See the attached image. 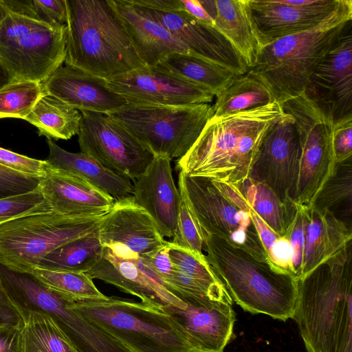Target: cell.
Wrapping results in <instances>:
<instances>
[{
  "instance_id": "cell-1",
  "label": "cell",
  "mask_w": 352,
  "mask_h": 352,
  "mask_svg": "<svg viewBox=\"0 0 352 352\" xmlns=\"http://www.w3.org/2000/svg\"><path fill=\"white\" fill-rule=\"evenodd\" d=\"M277 102L220 117L212 116L176 168L189 176L239 187L249 178L269 130L283 116Z\"/></svg>"
},
{
  "instance_id": "cell-2",
  "label": "cell",
  "mask_w": 352,
  "mask_h": 352,
  "mask_svg": "<svg viewBox=\"0 0 352 352\" xmlns=\"http://www.w3.org/2000/svg\"><path fill=\"white\" fill-rule=\"evenodd\" d=\"M292 318L307 352H352V243L297 279Z\"/></svg>"
},
{
  "instance_id": "cell-3",
  "label": "cell",
  "mask_w": 352,
  "mask_h": 352,
  "mask_svg": "<svg viewBox=\"0 0 352 352\" xmlns=\"http://www.w3.org/2000/svg\"><path fill=\"white\" fill-rule=\"evenodd\" d=\"M65 63L106 80L145 66L111 0H65Z\"/></svg>"
},
{
  "instance_id": "cell-4",
  "label": "cell",
  "mask_w": 352,
  "mask_h": 352,
  "mask_svg": "<svg viewBox=\"0 0 352 352\" xmlns=\"http://www.w3.org/2000/svg\"><path fill=\"white\" fill-rule=\"evenodd\" d=\"M206 258L232 301L245 311L285 321L292 318L297 280L245 250L203 232Z\"/></svg>"
},
{
  "instance_id": "cell-5",
  "label": "cell",
  "mask_w": 352,
  "mask_h": 352,
  "mask_svg": "<svg viewBox=\"0 0 352 352\" xmlns=\"http://www.w3.org/2000/svg\"><path fill=\"white\" fill-rule=\"evenodd\" d=\"M351 20L352 1L348 0L318 26L261 47L256 64L247 73L261 80L282 105L304 92L313 70Z\"/></svg>"
},
{
  "instance_id": "cell-6",
  "label": "cell",
  "mask_w": 352,
  "mask_h": 352,
  "mask_svg": "<svg viewBox=\"0 0 352 352\" xmlns=\"http://www.w3.org/2000/svg\"><path fill=\"white\" fill-rule=\"evenodd\" d=\"M71 307L133 352H189L195 350L168 315L131 300H71Z\"/></svg>"
},
{
  "instance_id": "cell-7",
  "label": "cell",
  "mask_w": 352,
  "mask_h": 352,
  "mask_svg": "<svg viewBox=\"0 0 352 352\" xmlns=\"http://www.w3.org/2000/svg\"><path fill=\"white\" fill-rule=\"evenodd\" d=\"M181 190L203 232L239 248L258 261H267L252 223L248 201L239 187L179 171Z\"/></svg>"
},
{
  "instance_id": "cell-8",
  "label": "cell",
  "mask_w": 352,
  "mask_h": 352,
  "mask_svg": "<svg viewBox=\"0 0 352 352\" xmlns=\"http://www.w3.org/2000/svg\"><path fill=\"white\" fill-rule=\"evenodd\" d=\"M154 156L181 158L214 116L209 103L173 106L128 102L107 113Z\"/></svg>"
},
{
  "instance_id": "cell-9",
  "label": "cell",
  "mask_w": 352,
  "mask_h": 352,
  "mask_svg": "<svg viewBox=\"0 0 352 352\" xmlns=\"http://www.w3.org/2000/svg\"><path fill=\"white\" fill-rule=\"evenodd\" d=\"M104 215L68 216L50 211L2 223L0 264L13 271L31 273L53 250L96 230Z\"/></svg>"
},
{
  "instance_id": "cell-10",
  "label": "cell",
  "mask_w": 352,
  "mask_h": 352,
  "mask_svg": "<svg viewBox=\"0 0 352 352\" xmlns=\"http://www.w3.org/2000/svg\"><path fill=\"white\" fill-rule=\"evenodd\" d=\"M5 10L0 60L16 80L45 82L65 60L66 24L51 25Z\"/></svg>"
},
{
  "instance_id": "cell-11",
  "label": "cell",
  "mask_w": 352,
  "mask_h": 352,
  "mask_svg": "<svg viewBox=\"0 0 352 352\" xmlns=\"http://www.w3.org/2000/svg\"><path fill=\"white\" fill-rule=\"evenodd\" d=\"M294 119L299 138V159L290 195L296 206L309 207L334 171L333 124L304 94L282 104Z\"/></svg>"
},
{
  "instance_id": "cell-12",
  "label": "cell",
  "mask_w": 352,
  "mask_h": 352,
  "mask_svg": "<svg viewBox=\"0 0 352 352\" xmlns=\"http://www.w3.org/2000/svg\"><path fill=\"white\" fill-rule=\"evenodd\" d=\"M80 113V152L118 175L133 180L140 177L154 155L109 115L88 111Z\"/></svg>"
},
{
  "instance_id": "cell-13",
  "label": "cell",
  "mask_w": 352,
  "mask_h": 352,
  "mask_svg": "<svg viewBox=\"0 0 352 352\" xmlns=\"http://www.w3.org/2000/svg\"><path fill=\"white\" fill-rule=\"evenodd\" d=\"M302 94L333 124L352 118V20L317 64Z\"/></svg>"
},
{
  "instance_id": "cell-14",
  "label": "cell",
  "mask_w": 352,
  "mask_h": 352,
  "mask_svg": "<svg viewBox=\"0 0 352 352\" xmlns=\"http://www.w3.org/2000/svg\"><path fill=\"white\" fill-rule=\"evenodd\" d=\"M86 274L135 296L142 302L161 309L174 305L180 309L186 304L169 292L162 281L128 249L117 245L103 246L98 261Z\"/></svg>"
},
{
  "instance_id": "cell-15",
  "label": "cell",
  "mask_w": 352,
  "mask_h": 352,
  "mask_svg": "<svg viewBox=\"0 0 352 352\" xmlns=\"http://www.w3.org/2000/svg\"><path fill=\"white\" fill-rule=\"evenodd\" d=\"M294 119L285 113L269 130L258 149L249 178L268 186L283 202H292L299 159Z\"/></svg>"
},
{
  "instance_id": "cell-16",
  "label": "cell",
  "mask_w": 352,
  "mask_h": 352,
  "mask_svg": "<svg viewBox=\"0 0 352 352\" xmlns=\"http://www.w3.org/2000/svg\"><path fill=\"white\" fill-rule=\"evenodd\" d=\"M107 82L128 102L182 106L210 104L214 97L209 90L155 66L145 65Z\"/></svg>"
},
{
  "instance_id": "cell-17",
  "label": "cell",
  "mask_w": 352,
  "mask_h": 352,
  "mask_svg": "<svg viewBox=\"0 0 352 352\" xmlns=\"http://www.w3.org/2000/svg\"><path fill=\"white\" fill-rule=\"evenodd\" d=\"M186 304L180 309L166 305L168 315L195 350L222 352L230 341L236 320L232 304L188 295H179Z\"/></svg>"
},
{
  "instance_id": "cell-18",
  "label": "cell",
  "mask_w": 352,
  "mask_h": 352,
  "mask_svg": "<svg viewBox=\"0 0 352 352\" xmlns=\"http://www.w3.org/2000/svg\"><path fill=\"white\" fill-rule=\"evenodd\" d=\"M347 1L313 0L309 4L296 6L287 0H248V6L256 36L263 47L280 38L318 26Z\"/></svg>"
},
{
  "instance_id": "cell-19",
  "label": "cell",
  "mask_w": 352,
  "mask_h": 352,
  "mask_svg": "<svg viewBox=\"0 0 352 352\" xmlns=\"http://www.w3.org/2000/svg\"><path fill=\"white\" fill-rule=\"evenodd\" d=\"M131 1L145 15L164 25L190 54L225 67L237 75L248 68L230 42L215 28L205 25L185 10L166 12Z\"/></svg>"
},
{
  "instance_id": "cell-20",
  "label": "cell",
  "mask_w": 352,
  "mask_h": 352,
  "mask_svg": "<svg viewBox=\"0 0 352 352\" xmlns=\"http://www.w3.org/2000/svg\"><path fill=\"white\" fill-rule=\"evenodd\" d=\"M98 235L103 246L120 245L140 258L154 253L167 242L151 215L132 196L115 200L98 226Z\"/></svg>"
},
{
  "instance_id": "cell-21",
  "label": "cell",
  "mask_w": 352,
  "mask_h": 352,
  "mask_svg": "<svg viewBox=\"0 0 352 352\" xmlns=\"http://www.w3.org/2000/svg\"><path fill=\"white\" fill-rule=\"evenodd\" d=\"M43 84L45 94L80 111L107 114L128 103L110 87L107 80L71 66H60Z\"/></svg>"
},
{
  "instance_id": "cell-22",
  "label": "cell",
  "mask_w": 352,
  "mask_h": 352,
  "mask_svg": "<svg viewBox=\"0 0 352 352\" xmlns=\"http://www.w3.org/2000/svg\"><path fill=\"white\" fill-rule=\"evenodd\" d=\"M171 160L165 155L154 156L133 184L134 201L151 215L164 238L174 235L181 201L173 177Z\"/></svg>"
},
{
  "instance_id": "cell-23",
  "label": "cell",
  "mask_w": 352,
  "mask_h": 352,
  "mask_svg": "<svg viewBox=\"0 0 352 352\" xmlns=\"http://www.w3.org/2000/svg\"><path fill=\"white\" fill-rule=\"evenodd\" d=\"M39 188L51 210L64 215H104L115 201L82 177L50 166Z\"/></svg>"
},
{
  "instance_id": "cell-24",
  "label": "cell",
  "mask_w": 352,
  "mask_h": 352,
  "mask_svg": "<svg viewBox=\"0 0 352 352\" xmlns=\"http://www.w3.org/2000/svg\"><path fill=\"white\" fill-rule=\"evenodd\" d=\"M169 243V255L175 270L162 283L169 292L175 296L188 295L232 304L228 291L206 255L198 256Z\"/></svg>"
},
{
  "instance_id": "cell-25",
  "label": "cell",
  "mask_w": 352,
  "mask_h": 352,
  "mask_svg": "<svg viewBox=\"0 0 352 352\" xmlns=\"http://www.w3.org/2000/svg\"><path fill=\"white\" fill-rule=\"evenodd\" d=\"M111 1L145 65L155 66L173 52L190 54L164 25L143 14L131 0Z\"/></svg>"
},
{
  "instance_id": "cell-26",
  "label": "cell",
  "mask_w": 352,
  "mask_h": 352,
  "mask_svg": "<svg viewBox=\"0 0 352 352\" xmlns=\"http://www.w3.org/2000/svg\"><path fill=\"white\" fill-rule=\"evenodd\" d=\"M302 210L305 241L300 278L352 243V228L328 211L311 206L302 207Z\"/></svg>"
},
{
  "instance_id": "cell-27",
  "label": "cell",
  "mask_w": 352,
  "mask_h": 352,
  "mask_svg": "<svg viewBox=\"0 0 352 352\" xmlns=\"http://www.w3.org/2000/svg\"><path fill=\"white\" fill-rule=\"evenodd\" d=\"M47 142L50 153L45 161L50 166L82 177L115 200L132 195L130 179L114 173L87 154L67 151L52 140Z\"/></svg>"
},
{
  "instance_id": "cell-28",
  "label": "cell",
  "mask_w": 352,
  "mask_h": 352,
  "mask_svg": "<svg viewBox=\"0 0 352 352\" xmlns=\"http://www.w3.org/2000/svg\"><path fill=\"white\" fill-rule=\"evenodd\" d=\"M214 28L242 57L248 69L257 61L261 45L251 19L248 0H215Z\"/></svg>"
},
{
  "instance_id": "cell-29",
  "label": "cell",
  "mask_w": 352,
  "mask_h": 352,
  "mask_svg": "<svg viewBox=\"0 0 352 352\" xmlns=\"http://www.w3.org/2000/svg\"><path fill=\"white\" fill-rule=\"evenodd\" d=\"M155 67L199 85L211 91L214 96L239 76L192 54L179 52L168 54Z\"/></svg>"
},
{
  "instance_id": "cell-30",
  "label": "cell",
  "mask_w": 352,
  "mask_h": 352,
  "mask_svg": "<svg viewBox=\"0 0 352 352\" xmlns=\"http://www.w3.org/2000/svg\"><path fill=\"white\" fill-rule=\"evenodd\" d=\"M80 111L58 98L44 94L25 120L37 128L39 135L49 140H69L78 135Z\"/></svg>"
},
{
  "instance_id": "cell-31",
  "label": "cell",
  "mask_w": 352,
  "mask_h": 352,
  "mask_svg": "<svg viewBox=\"0 0 352 352\" xmlns=\"http://www.w3.org/2000/svg\"><path fill=\"white\" fill-rule=\"evenodd\" d=\"M249 206L277 234L286 236L295 214L293 202H283L268 186L250 178L239 186Z\"/></svg>"
},
{
  "instance_id": "cell-32",
  "label": "cell",
  "mask_w": 352,
  "mask_h": 352,
  "mask_svg": "<svg viewBox=\"0 0 352 352\" xmlns=\"http://www.w3.org/2000/svg\"><path fill=\"white\" fill-rule=\"evenodd\" d=\"M102 248L98 228L53 250L40 261L37 267L86 273L98 261Z\"/></svg>"
},
{
  "instance_id": "cell-33",
  "label": "cell",
  "mask_w": 352,
  "mask_h": 352,
  "mask_svg": "<svg viewBox=\"0 0 352 352\" xmlns=\"http://www.w3.org/2000/svg\"><path fill=\"white\" fill-rule=\"evenodd\" d=\"M309 206L328 211L352 228V157L336 164Z\"/></svg>"
},
{
  "instance_id": "cell-34",
  "label": "cell",
  "mask_w": 352,
  "mask_h": 352,
  "mask_svg": "<svg viewBox=\"0 0 352 352\" xmlns=\"http://www.w3.org/2000/svg\"><path fill=\"white\" fill-rule=\"evenodd\" d=\"M214 116L220 117L260 107L274 102L270 89L258 79L246 73L237 76L217 94Z\"/></svg>"
},
{
  "instance_id": "cell-35",
  "label": "cell",
  "mask_w": 352,
  "mask_h": 352,
  "mask_svg": "<svg viewBox=\"0 0 352 352\" xmlns=\"http://www.w3.org/2000/svg\"><path fill=\"white\" fill-rule=\"evenodd\" d=\"M23 352H78L47 315L29 311L23 325Z\"/></svg>"
},
{
  "instance_id": "cell-36",
  "label": "cell",
  "mask_w": 352,
  "mask_h": 352,
  "mask_svg": "<svg viewBox=\"0 0 352 352\" xmlns=\"http://www.w3.org/2000/svg\"><path fill=\"white\" fill-rule=\"evenodd\" d=\"M31 274L48 288L75 300L105 299L108 297L98 289L93 279L85 272L36 267Z\"/></svg>"
},
{
  "instance_id": "cell-37",
  "label": "cell",
  "mask_w": 352,
  "mask_h": 352,
  "mask_svg": "<svg viewBox=\"0 0 352 352\" xmlns=\"http://www.w3.org/2000/svg\"><path fill=\"white\" fill-rule=\"evenodd\" d=\"M44 94L43 82L14 80L0 89V119L25 120Z\"/></svg>"
},
{
  "instance_id": "cell-38",
  "label": "cell",
  "mask_w": 352,
  "mask_h": 352,
  "mask_svg": "<svg viewBox=\"0 0 352 352\" xmlns=\"http://www.w3.org/2000/svg\"><path fill=\"white\" fill-rule=\"evenodd\" d=\"M249 208L251 219L266 253L268 263L275 269L294 276L292 250L287 236H281L275 233L250 206Z\"/></svg>"
},
{
  "instance_id": "cell-39",
  "label": "cell",
  "mask_w": 352,
  "mask_h": 352,
  "mask_svg": "<svg viewBox=\"0 0 352 352\" xmlns=\"http://www.w3.org/2000/svg\"><path fill=\"white\" fill-rule=\"evenodd\" d=\"M181 195L177 225L170 243L179 248L190 252L198 256H204L203 230L192 211L184 192Z\"/></svg>"
},
{
  "instance_id": "cell-40",
  "label": "cell",
  "mask_w": 352,
  "mask_h": 352,
  "mask_svg": "<svg viewBox=\"0 0 352 352\" xmlns=\"http://www.w3.org/2000/svg\"><path fill=\"white\" fill-rule=\"evenodd\" d=\"M7 10L43 21L51 25L66 23L65 0H0Z\"/></svg>"
},
{
  "instance_id": "cell-41",
  "label": "cell",
  "mask_w": 352,
  "mask_h": 352,
  "mask_svg": "<svg viewBox=\"0 0 352 352\" xmlns=\"http://www.w3.org/2000/svg\"><path fill=\"white\" fill-rule=\"evenodd\" d=\"M52 211L39 186L28 192L0 199V225L28 214Z\"/></svg>"
},
{
  "instance_id": "cell-42",
  "label": "cell",
  "mask_w": 352,
  "mask_h": 352,
  "mask_svg": "<svg viewBox=\"0 0 352 352\" xmlns=\"http://www.w3.org/2000/svg\"><path fill=\"white\" fill-rule=\"evenodd\" d=\"M296 212L289 226L286 236L291 246L293 275L297 280L301 276L302 274L305 219L302 207L296 205Z\"/></svg>"
},
{
  "instance_id": "cell-43",
  "label": "cell",
  "mask_w": 352,
  "mask_h": 352,
  "mask_svg": "<svg viewBox=\"0 0 352 352\" xmlns=\"http://www.w3.org/2000/svg\"><path fill=\"white\" fill-rule=\"evenodd\" d=\"M0 165L19 173L43 177L49 168L45 160L33 159L0 147Z\"/></svg>"
},
{
  "instance_id": "cell-44",
  "label": "cell",
  "mask_w": 352,
  "mask_h": 352,
  "mask_svg": "<svg viewBox=\"0 0 352 352\" xmlns=\"http://www.w3.org/2000/svg\"><path fill=\"white\" fill-rule=\"evenodd\" d=\"M41 177L25 175L0 165V199L30 192Z\"/></svg>"
},
{
  "instance_id": "cell-45",
  "label": "cell",
  "mask_w": 352,
  "mask_h": 352,
  "mask_svg": "<svg viewBox=\"0 0 352 352\" xmlns=\"http://www.w3.org/2000/svg\"><path fill=\"white\" fill-rule=\"evenodd\" d=\"M332 146L336 163L352 157V118L333 124Z\"/></svg>"
},
{
  "instance_id": "cell-46",
  "label": "cell",
  "mask_w": 352,
  "mask_h": 352,
  "mask_svg": "<svg viewBox=\"0 0 352 352\" xmlns=\"http://www.w3.org/2000/svg\"><path fill=\"white\" fill-rule=\"evenodd\" d=\"M170 243H166L154 253L140 258L142 262L149 268L162 283L168 280L175 272V265L169 255Z\"/></svg>"
},
{
  "instance_id": "cell-47",
  "label": "cell",
  "mask_w": 352,
  "mask_h": 352,
  "mask_svg": "<svg viewBox=\"0 0 352 352\" xmlns=\"http://www.w3.org/2000/svg\"><path fill=\"white\" fill-rule=\"evenodd\" d=\"M23 325L0 322V352H23Z\"/></svg>"
},
{
  "instance_id": "cell-48",
  "label": "cell",
  "mask_w": 352,
  "mask_h": 352,
  "mask_svg": "<svg viewBox=\"0 0 352 352\" xmlns=\"http://www.w3.org/2000/svg\"><path fill=\"white\" fill-rule=\"evenodd\" d=\"M184 10L199 22L214 28L215 0H181Z\"/></svg>"
},
{
  "instance_id": "cell-49",
  "label": "cell",
  "mask_w": 352,
  "mask_h": 352,
  "mask_svg": "<svg viewBox=\"0 0 352 352\" xmlns=\"http://www.w3.org/2000/svg\"><path fill=\"white\" fill-rule=\"evenodd\" d=\"M25 316L10 296L0 278V322L24 324Z\"/></svg>"
},
{
  "instance_id": "cell-50",
  "label": "cell",
  "mask_w": 352,
  "mask_h": 352,
  "mask_svg": "<svg viewBox=\"0 0 352 352\" xmlns=\"http://www.w3.org/2000/svg\"><path fill=\"white\" fill-rule=\"evenodd\" d=\"M134 3L152 9L175 12L184 10L181 0H131Z\"/></svg>"
},
{
  "instance_id": "cell-51",
  "label": "cell",
  "mask_w": 352,
  "mask_h": 352,
  "mask_svg": "<svg viewBox=\"0 0 352 352\" xmlns=\"http://www.w3.org/2000/svg\"><path fill=\"white\" fill-rule=\"evenodd\" d=\"M15 80L12 74L0 60V89Z\"/></svg>"
},
{
  "instance_id": "cell-52",
  "label": "cell",
  "mask_w": 352,
  "mask_h": 352,
  "mask_svg": "<svg viewBox=\"0 0 352 352\" xmlns=\"http://www.w3.org/2000/svg\"><path fill=\"white\" fill-rule=\"evenodd\" d=\"M6 10L3 7V6L0 3V21L2 19L3 14H5Z\"/></svg>"
},
{
  "instance_id": "cell-53",
  "label": "cell",
  "mask_w": 352,
  "mask_h": 352,
  "mask_svg": "<svg viewBox=\"0 0 352 352\" xmlns=\"http://www.w3.org/2000/svg\"><path fill=\"white\" fill-rule=\"evenodd\" d=\"M189 352H213V351H201V350H194ZM223 352V351H222Z\"/></svg>"
}]
</instances>
